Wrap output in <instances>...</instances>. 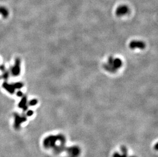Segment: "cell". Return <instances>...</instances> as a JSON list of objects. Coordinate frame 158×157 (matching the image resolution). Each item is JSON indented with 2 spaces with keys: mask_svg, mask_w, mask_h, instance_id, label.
I'll list each match as a JSON object with an SVG mask.
<instances>
[{
  "mask_svg": "<svg viewBox=\"0 0 158 157\" xmlns=\"http://www.w3.org/2000/svg\"><path fill=\"white\" fill-rule=\"evenodd\" d=\"M122 65V61L119 58L109 57L104 65L106 70L110 73H115Z\"/></svg>",
  "mask_w": 158,
  "mask_h": 157,
  "instance_id": "obj_1",
  "label": "cell"
},
{
  "mask_svg": "<svg viewBox=\"0 0 158 157\" xmlns=\"http://www.w3.org/2000/svg\"><path fill=\"white\" fill-rule=\"evenodd\" d=\"M27 120L26 115H20L18 113L13 114V127L16 131H18L21 129L22 124Z\"/></svg>",
  "mask_w": 158,
  "mask_h": 157,
  "instance_id": "obj_2",
  "label": "cell"
},
{
  "mask_svg": "<svg viewBox=\"0 0 158 157\" xmlns=\"http://www.w3.org/2000/svg\"><path fill=\"white\" fill-rule=\"evenodd\" d=\"M11 73L12 76L15 77L19 75L20 73V59L17 58L15 60V63L13 66L11 67Z\"/></svg>",
  "mask_w": 158,
  "mask_h": 157,
  "instance_id": "obj_3",
  "label": "cell"
},
{
  "mask_svg": "<svg viewBox=\"0 0 158 157\" xmlns=\"http://www.w3.org/2000/svg\"><path fill=\"white\" fill-rule=\"evenodd\" d=\"M129 46L132 50L136 49L142 50L145 48V44L140 40H133L130 42Z\"/></svg>",
  "mask_w": 158,
  "mask_h": 157,
  "instance_id": "obj_4",
  "label": "cell"
},
{
  "mask_svg": "<svg viewBox=\"0 0 158 157\" xmlns=\"http://www.w3.org/2000/svg\"><path fill=\"white\" fill-rule=\"evenodd\" d=\"M129 12V8L126 5L119 6L116 10V14L118 17H121L127 14Z\"/></svg>",
  "mask_w": 158,
  "mask_h": 157,
  "instance_id": "obj_5",
  "label": "cell"
},
{
  "mask_svg": "<svg viewBox=\"0 0 158 157\" xmlns=\"http://www.w3.org/2000/svg\"><path fill=\"white\" fill-rule=\"evenodd\" d=\"M18 107L22 109L24 111H26L28 110V104L27 98L26 96H23L20 101L18 104Z\"/></svg>",
  "mask_w": 158,
  "mask_h": 157,
  "instance_id": "obj_6",
  "label": "cell"
},
{
  "mask_svg": "<svg viewBox=\"0 0 158 157\" xmlns=\"http://www.w3.org/2000/svg\"><path fill=\"white\" fill-rule=\"evenodd\" d=\"M2 87L10 94H13L15 92L16 88H15L13 84H10L7 82H5L3 83Z\"/></svg>",
  "mask_w": 158,
  "mask_h": 157,
  "instance_id": "obj_7",
  "label": "cell"
},
{
  "mask_svg": "<svg viewBox=\"0 0 158 157\" xmlns=\"http://www.w3.org/2000/svg\"><path fill=\"white\" fill-rule=\"evenodd\" d=\"M9 11L7 8L4 6H0V15H1L3 18L6 19L9 15Z\"/></svg>",
  "mask_w": 158,
  "mask_h": 157,
  "instance_id": "obj_8",
  "label": "cell"
},
{
  "mask_svg": "<svg viewBox=\"0 0 158 157\" xmlns=\"http://www.w3.org/2000/svg\"><path fill=\"white\" fill-rule=\"evenodd\" d=\"M38 101L36 99H32L31 100H30L28 103V106H35V105H37Z\"/></svg>",
  "mask_w": 158,
  "mask_h": 157,
  "instance_id": "obj_9",
  "label": "cell"
},
{
  "mask_svg": "<svg viewBox=\"0 0 158 157\" xmlns=\"http://www.w3.org/2000/svg\"><path fill=\"white\" fill-rule=\"evenodd\" d=\"M13 85L15 86V88L16 89H20L23 87V84L21 82H17L15 84H13Z\"/></svg>",
  "mask_w": 158,
  "mask_h": 157,
  "instance_id": "obj_10",
  "label": "cell"
},
{
  "mask_svg": "<svg viewBox=\"0 0 158 157\" xmlns=\"http://www.w3.org/2000/svg\"><path fill=\"white\" fill-rule=\"evenodd\" d=\"M9 76V73L8 72H4V74L2 76V78L4 80H7Z\"/></svg>",
  "mask_w": 158,
  "mask_h": 157,
  "instance_id": "obj_11",
  "label": "cell"
},
{
  "mask_svg": "<svg viewBox=\"0 0 158 157\" xmlns=\"http://www.w3.org/2000/svg\"><path fill=\"white\" fill-rule=\"evenodd\" d=\"M34 114V112L33 110H27L26 113V116L27 117H31Z\"/></svg>",
  "mask_w": 158,
  "mask_h": 157,
  "instance_id": "obj_12",
  "label": "cell"
},
{
  "mask_svg": "<svg viewBox=\"0 0 158 157\" xmlns=\"http://www.w3.org/2000/svg\"><path fill=\"white\" fill-rule=\"evenodd\" d=\"M17 96L18 97H22L23 96V92L22 91H18L17 93Z\"/></svg>",
  "mask_w": 158,
  "mask_h": 157,
  "instance_id": "obj_13",
  "label": "cell"
},
{
  "mask_svg": "<svg viewBox=\"0 0 158 157\" xmlns=\"http://www.w3.org/2000/svg\"><path fill=\"white\" fill-rule=\"evenodd\" d=\"M0 70H1V71L3 72L5 71V67L4 65H2L0 66Z\"/></svg>",
  "mask_w": 158,
  "mask_h": 157,
  "instance_id": "obj_14",
  "label": "cell"
}]
</instances>
